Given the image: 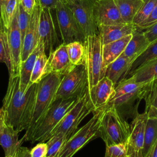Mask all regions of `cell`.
I'll return each instance as SVG.
<instances>
[{"label":"cell","instance_id":"cell-1","mask_svg":"<svg viewBox=\"0 0 157 157\" xmlns=\"http://www.w3.org/2000/svg\"><path fill=\"white\" fill-rule=\"evenodd\" d=\"M37 83H32L25 92L20 89L19 76L9 77L2 109L6 124L18 133L27 129L34 108Z\"/></svg>","mask_w":157,"mask_h":157},{"label":"cell","instance_id":"cell-2","mask_svg":"<svg viewBox=\"0 0 157 157\" xmlns=\"http://www.w3.org/2000/svg\"><path fill=\"white\" fill-rule=\"evenodd\" d=\"M78 97L58 99L52 104L47 111L37 120L32 129L23 136L25 141L44 142L48 140L55 128L64 115L74 105Z\"/></svg>","mask_w":157,"mask_h":157},{"label":"cell","instance_id":"cell-3","mask_svg":"<svg viewBox=\"0 0 157 157\" xmlns=\"http://www.w3.org/2000/svg\"><path fill=\"white\" fill-rule=\"evenodd\" d=\"M101 109L99 137H101L105 145L127 142L130 125L118 110L113 106L104 107Z\"/></svg>","mask_w":157,"mask_h":157},{"label":"cell","instance_id":"cell-4","mask_svg":"<svg viewBox=\"0 0 157 157\" xmlns=\"http://www.w3.org/2000/svg\"><path fill=\"white\" fill-rule=\"evenodd\" d=\"M18 6L10 28L6 30L0 29L5 50L6 64L9 71V77L19 76L21 63L22 40L18 25Z\"/></svg>","mask_w":157,"mask_h":157},{"label":"cell","instance_id":"cell-5","mask_svg":"<svg viewBox=\"0 0 157 157\" xmlns=\"http://www.w3.org/2000/svg\"><path fill=\"white\" fill-rule=\"evenodd\" d=\"M62 75L50 73L44 76L38 83L34 108L31 123L27 128L28 133L54 102L56 91L62 78Z\"/></svg>","mask_w":157,"mask_h":157},{"label":"cell","instance_id":"cell-6","mask_svg":"<svg viewBox=\"0 0 157 157\" xmlns=\"http://www.w3.org/2000/svg\"><path fill=\"white\" fill-rule=\"evenodd\" d=\"M101 113V109L94 112L93 117L68 138L56 157H72L89 142L99 137Z\"/></svg>","mask_w":157,"mask_h":157},{"label":"cell","instance_id":"cell-7","mask_svg":"<svg viewBox=\"0 0 157 157\" xmlns=\"http://www.w3.org/2000/svg\"><path fill=\"white\" fill-rule=\"evenodd\" d=\"M83 45L84 64L87 72L88 90L104 77L102 44L99 34L86 36Z\"/></svg>","mask_w":157,"mask_h":157},{"label":"cell","instance_id":"cell-8","mask_svg":"<svg viewBox=\"0 0 157 157\" xmlns=\"http://www.w3.org/2000/svg\"><path fill=\"white\" fill-rule=\"evenodd\" d=\"M91 112L93 109L89 101L88 91L86 90L80 96L74 105L52 131L50 138L58 134L70 137L75 132L82 120Z\"/></svg>","mask_w":157,"mask_h":157},{"label":"cell","instance_id":"cell-9","mask_svg":"<svg viewBox=\"0 0 157 157\" xmlns=\"http://www.w3.org/2000/svg\"><path fill=\"white\" fill-rule=\"evenodd\" d=\"M88 90V76L84 63L75 66L62 77L55 101L78 97Z\"/></svg>","mask_w":157,"mask_h":157},{"label":"cell","instance_id":"cell-10","mask_svg":"<svg viewBox=\"0 0 157 157\" xmlns=\"http://www.w3.org/2000/svg\"><path fill=\"white\" fill-rule=\"evenodd\" d=\"M55 10L61 44L66 45L74 41L83 43L86 37L72 12L64 2L59 1Z\"/></svg>","mask_w":157,"mask_h":157},{"label":"cell","instance_id":"cell-11","mask_svg":"<svg viewBox=\"0 0 157 157\" xmlns=\"http://www.w3.org/2000/svg\"><path fill=\"white\" fill-rule=\"evenodd\" d=\"M64 2L72 12L85 37L99 34L94 18V0H66Z\"/></svg>","mask_w":157,"mask_h":157},{"label":"cell","instance_id":"cell-12","mask_svg":"<svg viewBox=\"0 0 157 157\" xmlns=\"http://www.w3.org/2000/svg\"><path fill=\"white\" fill-rule=\"evenodd\" d=\"M54 10L42 8L40 17L38 41L42 43L45 53L48 54L61 44L56 32L53 14Z\"/></svg>","mask_w":157,"mask_h":157},{"label":"cell","instance_id":"cell-13","mask_svg":"<svg viewBox=\"0 0 157 157\" xmlns=\"http://www.w3.org/2000/svg\"><path fill=\"white\" fill-rule=\"evenodd\" d=\"M147 113L137 114L130 124V131L127 141V156L129 157H143L144 134Z\"/></svg>","mask_w":157,"mask_h":157},{"label":"cell","instance_id":"cell-14","mask_svg":"<svg viewBox=\"0 0 157 157\" xmlns=\"http://www.w3.org/2000/svg\"><path fill=\"white\" fill-rule=\"evenodd\" d=\"M93 13L98 28L102 25L124 23L114 0H94Z\"/></svg>","mask_w":157,"mask_h":157},{"label":"cell","instance_id":"cell-15","mask_svg":"<svg viewBox=\"0 0 157 157\" xmlns=\"http://www.w3.org/2000/svg\"><path fill=\"white\" fill-rule=\"evenodd\" d=\"M41 9L42 7L39 1L36 0V3L31 13V20L22 44L21 55V62L26 59L38 44L39 26Z\"/></svg>","mask_w":157,"mask_h":157},{"label":"cell","instance_id":"cell-16","mask_svg":"<svg viewBox=\"0 0 157 157\" xmlns=\"http://www.w3.org/2000/svg\"><path fill=\"white\" fill-rule=\"evenodd\" d=\"M115 85L107 77H103L88 91L89 101L94 112L103 108L112 98Z\"/></svg>","mask_w":157,"mask_h":157},{"label":"cell","instance_id":"cell-17","mask_svg":"<svg viewBox=\"0 0 157 157\" xmlns=\"http://www.w3.org/2000/svg\"><path fill=\"white\" fill-rule=\"evenodd\" d=\"M70 61L66 44H61L48 54L45 69V76L50 73L64 75L74 67Z\"/></svg>","mask_w":157,"mask_h":157},{"label":"cell","instance_id":"cell-18","mask_svg":"<svg viewBox=\"0 0 157 157\" xmlns=\"http://www.w3.org/2000/svg\"><path fill=\"white\" fill-rule=\"evenodd\" d=\"M136 29V26L132 23L102 25L98 27L102 45L132 34Z\"/></svg>","mask_w":157,"mask_h":157},{"label":"cell","instance_id":"cell-19","mask_svg":"<svg viewBox=\"0 0 157 157\" xmlns=\"http://www.w3.org/2000/svg\"><path fill=\"white\" fill-rule=\"evenodd\" d=\"M131 64L132 61L121 54L105 67L104 76L111 80L116 86L126 77Z\"/></svg>","mask_w":157,"mask_h":157},{"label":"cell","instance_id":"cell-20","mask_svg":"<svg viewBox=\"0 0 157 157\" xmlns=\"http://www.w3.org/2000/svg\"><path fill=\"white\" fill-rule=\"evenodd\" d=\"M18 134L10 125L6 124L0 130V145L6 157H13L17 149L25 142L23 137L18 139Z\"/></svg>","mask_w":157,"mask_h":157},{"label":"cell","instance_id":"cell-21","mask_svg":"<svg viewBox=\"0 0 157 157\" xmlns=\"http://www.w3.org/2000/svg\"><path fill=\"white\" fill-rule=\"evenodd\" d=\"M150 44L144 32L136 29L132 34V37L122 55L128 58L132 63L147 48Z\"/></svg>","mask_w":157,"mask_h":157},{"label":"cell","instance_id":"cell-22","mask_svg":"<svg viewBox=\"0 0 157 157\" xmlns=\"http://www.w3.org/2000/svg\"><path fill=\"white\" fill-rule=\"evenodd\" d=\"M42 43L38 41L37 47L33 52L28 56L26 59L21 63L20 68V89L22 92H25L26 90L31 86L30 78L32 71L36 60V58L40 52Z\"/></svg>","mask_w":157,"mask_h":157},{"label":"cell","instance_id":"cell-23","mask_svg":"<svg viewBox=\"0 0 157 157\" xmlns=\"http://www.w3.org/2000/svg\"><path fill=\"white\" fill-rule=\"evenodd\" d=\"M131 37L132 34H129L116 41L102 45L104 71L108 64L115 60L123 53Z\"/></svg>","mask_w":157,"mask_h":157},{"label":"cell","instance_id":"cell-24","mask_svg":"<svg viewBox=\"0 0 157 157\" xmlns=\"http://www.w3.org/2000/svg\"><path fill=\"white\" fill-rule=\"evenodd\" d=\"M155 78H157V59L136 69L124 79L134 82H148Z\"/></svg>","mask_w":157,"mask_h":157},{"label":"cell","instance_id":"cell-25","mask_svg":"<svg viewBox=\"0 0 157 157\" xmlns=\"http://www.w3.org/2000/svg\"><path fill=\"white\" fill-rule=\"evenodd\" d=\"M124 23H132L133 20L144 3V0H114Z\"/></svg>","mask_w":157,"mask_h":157},{"label":"cell","instance_id":"cell-26","mask_svg":"<svg viewBox=\"0 0 157 157\" xmlns=\"http://www.w3.org/2000/svg\"><path fill=\"white\" fill-rule=\"evenodd\" d=\"M19 0H6L0 11V29H8L18 6Z\"/></svg>","mask_w":157,"mask_h":157},{"label":"cell","instance_id":"cell-27","mask_svg":"<svg viewBox=\"0 0 157 157\" xmlns=\"http://www.w3.org/2000/svg\"><path fill=\"white\" fill-rule=\"evenodd\" d=\"M155 59H157V39L151 42L147 48L134 59L131 65L128 74L126 77L129 76L136 69Z\"/></svg>","mask_w":157,"mask_h":157},{"label":"cell","instance_id":"cell-28","mask_svg":"<svg viewBox=\"0 0 157 157\" xmlns=\"http://www.w3.org/2000/svg\"><path fill=\"white\" fill-rule=\"evenodd\" d=\"M157 140V118L148 117L147 120L145 134L144 144L142 151L144 157L155 142Z\"/></svg>","mask_w":157,"mask_h":157},{"label":"cell","instance_id":"cell-29","mask_svg":"<svg viewBox=\"0 0 157 157\" xmlns=\"http://www.w3.org/2000/svg\"><path fill=\"white\" fill-rule=\"evenodd\" d=\"M47 61V56L45 52L43 44H42L40 52L35 61L31 78L30 83H38L45 76V69Z\"/></svg>","mask_w":157,"mask_h":157},{"label":"cell","instance_id":"cell-30","mask_svg":"<svg viewBox=\"0 0 157 157\" xmlns=\"http://www.w3.org/2000/svg\"><path fill=\"white\" fill-rule=\"evenodd\" d=\"M66 45L69 60L74 66L84 63L85 48L83 43L74 41Z\"/></svg>","mask_w":157,"mask_h":157},{"label":"cell","instance_id":"cell-31","mask_svg":"<svg viewBox=\"0 0 157 157\" xmlns=\"http://www.w3.org/2000/svg\"><path fill=\"white\" fill-rule=\"evenodd\" d=\"M142 98L145 101L146 110L157 109V78L150 80L144 86Z\"/></svg>","mask_w":157,"mask_h":157},{"label":"cell","instance_id":"cell-32","mask_svg":"<svg viewBox=\"0 0 157 157\" xmlns=\"http://www.w3.org/2000/svg\"><path fill=\"white\" fill-rule=\"evenodd\" d=\"M69 137L58 134L51 137L47 142V153L46 157H56L59 150Z\"/></svg>","mask_w":157,"mask_h":157},{"label":"cell","instance_id":"cell-33","mask_svg":"<svg viewBox=\"0 0 157 157\" xmlns=\"http://www.w3.org/2000/svg\"><path fill=\"white\" fill-rule=\"evenodd\" d=\"M157 0H144V3L136 15L132 24L136 27L145 21L151 15Z\"/></svg>","mask_w":157,"mask_h":157},{"label":"cell","instance_id":"cell-34","mask_svg":"<svg viewBox=\"0 0 157 157\" xmlns=\"http://www.w3.org/2000/svg\"><path fill=\"white\" fill-rule=\"evenodd\" d=\"M31 14L28 13L24 8L22 7L20 2L18 3V15H17V21H18V25L21 34V37L22 40V44L23 42V39L31 20Z\"/></svg>","mask_w":157,"mask_h":157},{"label":"cell","instance_id":"cell-35","mask_svg":"<svg viewBox=\"0 0 157 157\" xmlns=\"http://www.w3.org/2000/svg\"><path fill=\"white\" fill-rule=\"evenodd\" d=\"M127 142L106 145L104 157H126Z\"/></svg>","mask_w":157,"mask_h":157},{"label":"cell","instance_id":"cell-36","mask_svg":"<svg viewBox=\"0 0 157 157\" xmlns=\"http://www.w3.org/2000/svg\"><path fill=\"white\" fill-rule=\"evenodd\" d=\"M157 22V3L156 4L151 15L150 17L143 23H142L139 26H136V30L137 31H144L152 25H153L155 23Z\"/></svg>","mask_w":157,"mask_h":157},{"label":"cell","instance_id":"cell-37","mask_svg":"<svg viewBox=\"0 0 157 157\" xmlns=\"http://www.w3.org/2000/svg\"><path fill=\"white\" fill-rule=\"evenodd\" d=\"M31 157H45L47 153V144L44 142H39L31 150H30Z\"/></svg>","mask_w":157,"mask_h":157},{"label":"cell","instance_id":"cell-38","mask_svg":"<svg viewBox=\"0 0 157 157\" xmlns=\"http://www.w3.org/2000/svg\"><path fill=\"white\" fill-rule=\"evenodd\" d=\"M150 43L157 39V22L148 29L143 31Z\"/></svg>","mask_w":157,"mask_h":157},{"label":"cell","instance_id":"cell-39","mask_svg":"<svg viewBox=\"0 0 157 157\" xmlns=\"http://www.w3.org/2000/svg\"><path fill=\"white\" fill-rule=\"evenodd\" d=\"M42 8L48 9H55L57 3L59 1H64V0H38Z\"/></svg>","mask_w":157,"mask_h":157},{"label":"cell","instance_id":"cell-40","mask_svg":"<svg viewBox=\"0 0 157 157\" xmlns=\"http://www.w3.org/2000/svg\"><path fill=\"white\" fill-rule=\"evenodd\" d=\"M20 2L25 11L31 14L36 3V0H20Z\"/></svg>","mask_w":157,"mask_h":157},{"label":"cell","instance_id":"cell-41","mask_svg":"<svg viewBox=\"0 0 157 157\" xmlns=\"http://www.w3.org/2000/svg\"><path fill=\"white\" fill-rule=\"evenodd\" d=\"M13 157H31L30 150L25 147H20L16 151Z\"/></svg>","mask_w":157,"mask_h":157},{"label":"cell","instance_id":"cell-42","mask_svg":"<svg viewBox=\"0 0 157 157\" xmlns=\"http://www.w3.org/2000/svg\"><path fill=\"white\" fill-rule=\"evenodd\" d=\"M0 62H2L5 63L6 62L5 50H4V47L3 45L1 31H0Z\"/></svg>","mask_w":157,"mask_h":157},{"label":"cell","instance_id":"cell-43","mask_svg":"<svg viewBox=\"0 0 157 157\" xmlns=\"http://www.w3.org/2000/svg\"><path fill=\"white\" fill-rule=\"evenodd\" d=\"M144 157H157V140Z\"/></svg>","mask_w":157,"mask_h":157},{"label":"cell","instance_id":"cell-44","mask_svg":"<svg viewBox=\"0 0 157 157\" xmlns=\"http://www.w3.org/2000/svg\"><path fill=\"white\" fill-rule=\"evenodd\" d=\"M6 125L5 118H4V112L2 108L0 109V130L2 129Z\"/></svg>","mask_w":157,"mask_h":157},{"label":"cell","instance_id":"cell-45","mask_svg":"<svg viewBox=\"0 0 157 157\" xmlns=\"http://www.w3.org/2000/svg\"><path fill=\"white\" fill-rule=\"evenodd\" d=\"M147 113L148 117H155L157 118V109L150 108L145 110Z\"/></svg>","mask_w":157,"mask_h":157},{"label":"cell","instance_id":"cell-46","mask_svg":"<svg viewBox=\"0 0 157 157\" xmlns=\"http://www.w3.org/2000/svg\"><path fill=\"white\" fill-rule=\"evenodd\" d=\"M6 0H0V11H1V6H2V5L3 4V3L4 2V1H5Z\"/></svg>","mask_w":157,"mask_h":157},{"label":"cell","instance_id":"cell-47","mask_svg":"<svg viewBox=\"0 0 157 157\" xmlns=\"http://www.w3.org/2000/svg\"><path fill=\"white\" fill-rule=\"evenodd\" d=\"M126 157H129V156H126Z\"/></svg>","mask_w":157,"mask_h":157},{"label":"cell","instance_id":"cell-48","mask_svg":"<svg viewBox=\"0 0 157 157\" xmlns=\"http://www.w3.org/2000/svg\"><path fill=\"white\" fill-rule=\"evenodd\" d=\"M64 1H66V0H64Z\"/></svg>","mask_w":157,"mask_h":157},{"label":"cell","instance_id":"cell-49","mask_svg":"<svg viewBox=\"0 0 157 157\" xmlns=\"http://www.w3.org/2000/svg\"><path fill=\"white\" fill-rule=\"evenodd\" d=\"M5 157H6V156H5Z\"/></svg>","mask_w":157,"mask_h":157},{"label":"cell","instance_id":"cell-50","mask_svg":"<svg viewBox=\"0 0 157 157\" xmlns=\"http://www.w3.org/2000/svg\"><path fill=\"white\" fill-rule=\"evenodd\" d=\"M45 157H46V156H45Z\"/></svg>","mask_w":157,"mask_h":157}]
</instances>
